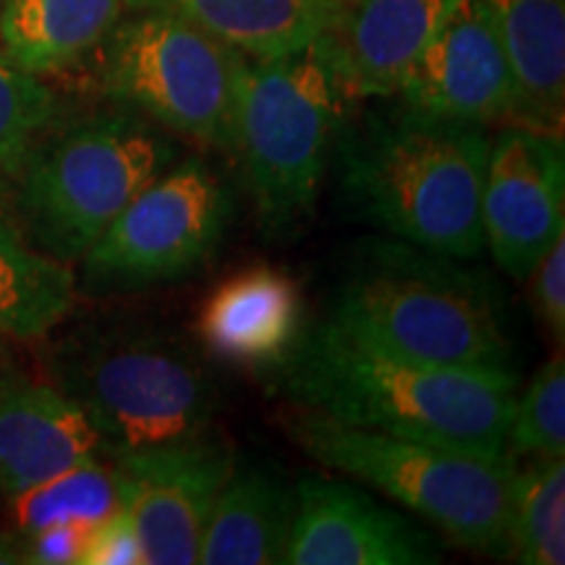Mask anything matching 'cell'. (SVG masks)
<instances>
[{
    "instance_id": "1",
    "label": "cell",
    "mask_w": 565,
    "mask_h": 565,
    "mask_svg": "<svg viewBox=\"0 0 565 565\" xmlns=\"http://www.w3.org/2000/svg\"><path fill=\"white\" fill-rule=\"evenodd\" d=\"M299 408L351 427L505 456L519 374L450 370L359 341L324 317L275 366Z\"/></svg>"
},
{
    "instance_id": "2",
    "label": "cell",
    "mask_w": 565,
    "mask_h": 565,
    "mask_svg": "<svg viewBox=\"0 0 565 565\" xmlns=\"http://www.w3.org/2000/svg\"><path fill=\"white\" fill-rule=\"evenodd\" d=\"M345 333L414 362L519 374L503 288L466 259L401 238L356 254L330 307Z\"/></svg>"
},
{
    "instance_id": "3",
    "label": "cell",
    "mask_w": 565,
    "mask_h": 565,
    "mask_svg": "<svg viewBox=\"0 0 565 565\" xmlns=\"http://www.w3.org/2000/svg\"><path fill=\"white\" fill-rule=\"evenodd\" d=\"M492 137L482 124L401 108L370 113L338 137L341 183L356 215L387 236L458 259L484 249L482 186Z\"/></svg>"
},
{
    "instance_id": "4",
    "label": "cell",
    "mask_w": 565,
    "mask_h": 565,
    "mask_svg": "<svg viewBox=\"0 0 565 565\" xmlns=\"http://www.w3.org/2000/svg\"><path fill=\"white\" fill-rule=\"evenodd\" d=\"M179 147L129 108L51 124L0 173L13 231L63 265L79 263L118 212L171 168Z\"/></svg>"
},
{
    "instance_id": "5",
    "label": "cell",
    "mask_w": 565,
    "mask_h": 565,
    "mask_svg": "<svg viewBox=\"0 0 565 565\" xmlns=\"http://www.w3.org/2000/svg\"><path fill=\"white\" fill-rule=\"evenodd\" d=\"M45 366L108 461L189 443L215 419L217 385L200 353L150 324L87 320L47 349Z\"/></svg>"
},
{
    "instance_id": "6",
    "label": "cell",
    "mask_w": 565,
    "mask_h": 565,
    "mask_svg": "<svg viewBox=\"0 0 565 565\" xmlns=\"http://www.w3.org/2000/svg\"><path fill=\"white\" fill-rule=\"evenodd\" d=\"M296 445L429 521L456 547L511 557L515 456H479L450 445L351 427L301 408L288 419Z\"/></svg>"
},
{
    "instance_id": "7",
    "label": "cell",
    "mask_w": 565,
    "mask_h": 565,
    "mask_svg": "<svg viewBox=\"0 0 565 565\" xmlns=\"http://www.w3.org/2000/svg\"><path fill=\"white\" fill-rule=\"evenodd\" d=\"M351 100L320 34L275 58L246 55L233 152L270 236H291L312 217Z\"/></svg>"
},
{
    "instance_id": "8",
    "label": "cell",
    "mask_w": 565,
    "mask_h": 565,
    "mask_svg": "<svg viewBox=\"0 0 565 565\" xmlns=\"http://www.w3.org/2000/svg\"><path fill=\"white\" fill-rule=\"evenodd\" d=\"M105 97L204 147L233 152L246 55L192 21L126 11L95 53Z\"/></svg>"
},
{
    "instance_id": "9",
    "label": "cell",
    "mask_w": 565,
    "mask_h": 565,
    "mask_svg": "<svg viewBox=\"0 0 565 565\" xmlns=\"http://www.w3.org/2000/svg\"><path fill=\"white\" fill-rule=\"evenodd\" d=\"M233 196L202 158L175 160L147 183L82 263L87 294H137L186 278L221 249Z\"/></svg>"
},
{
    "instance_id": "10",
    "label": "cell",
    "mask_w": 565,
    "mask_h": 565,
    "mask_svg": "<svg viewBox=\"0 0 565 565\" xmlns=\"http://www.w3.org/2000/svg\"><path fill=\"white\" fill-rule=\"evenodd\" d=\"M565 233L563 137L511 124L492 137L482 186V236L508 278L526 280Z\"/></svg>"
},
{
    "instance_id": "11",
    "label": "cell",
    "mask_w": 565,
    "mask_h": 565,
    "mask_svg": "<svg viewBox=\"0 0 565 565\" xmlns=\"http://www.w3.org/2000/svg\"><path fill=\"white\" fill-rule=\"evenodd\" d=\"M110 463L124 479V511L145 547V563H200L204 524L236 469L231 445L210 429L189 443Z\"/></svg>"
},
{
    "instance_id": "12",
    "label": "cell",
    "mask_w": 565,
    "mask_h": 565,
    "mask_svg": "<svg viewBox=\"0 0 565 565\" xmlns=\"http://www.w3.org/2000/svg\"><path fill=\"white\" fill-rule=\"evenodd\" d=\"M291 565H427L440 545L419 524L359 487L309 477L296 487Z\"/></svg>"
},
{
    "instance_id": "13",
    "label": "cell",
    "mask_w": 565,
    "mask_h": 565,
    "mask_svg": "<svg viewBox=\"0 0 565 565\" xmlns=\"http://www.w3.org/2000/svg\"><path fill=\"white\" fill-rule=\"evenodd\" d=\"M395 95L412 110L469 124H513L505 53L482 0H461L429 40Z\"/></svg>"
},
{
    "instance_id": "14",
    "label": "cell",
    "mask_w": 565,
    "mask_h": 565,
    "mask_svg": "<svg viewBox=\"0 0 565 565\" xmlns=\"http://www.w3.org/2000/svg\"><path fill=\"white\" fill-rule=\"evenodd\" d=\"M461 0H338L320 38L353 100L391 97Z\"/></svg>"
},
{
    "instance_id": "15",
    "label": "cell",
    "mask_w": 565,
    "mask_h": 565,
    "mask_svg": "<svg viewBox=\"0 0 565 565\" xmlns=\"http://www.w3.org/2000/svg\"><path fill=\"white\" fill-rule=\"evenodd\" d=\"M100 456V440L82 408L51 380L0 372V494L30 490Z\"/></svg>"
},
{
    "instance_id": "16",
    "label": "cell",
    "mask_w": 565,
    "mask_h": 565,
    "mask_svg": "<svg viewBox=\"0 0 565 565\" xmlns=\"http://www.w3.org/2000/svg\"><path fill=\"white\" fill-rule=\"evenodd\" d=\"M299 282L273 267L236 273L204 301L196 333L225 364L275 370L303 333Z\"/></svg>"
},
{
    "instance_id": "17",
    "label": "cell",
    "mask_w": 565,
    "mask_h": 565,
    "mask_svg": "<svg viewBox=\"0 0 565 565\" xmlns=\"http://www.w3.org/2000/svg\"><path fill=\"white\" fill-rule=\"evenodd\" d=\"M513 79V124L563 137L565 0H482Z\"/></svg>"
},
{
    "instance_id": "18",
    "label": "cell",
    "mask_w": 565,
    "mask_h": 565,
    "mask_svg": "<svg viewBox=\"0 0 565 565\" xmlns=\"http://www.w3.org/2000/svg\"><path fill=\"white\" fill-rule=\"evenodd\" d=\"M296 490L263 469H233L204 524L202 565H275L286 561Z\"/></svg>"
},
{
    "instance_id": "19",
    "label": "cell",
    "mask_w": 565,
    "mask_h": 565,
    "mask_svg": "<svg viewBox=\"0 0 565 565\" xmlns=\"http://www.w3.org/2000/svg\"><path fill=\"white\" fill-rule=\"evenodd\" d=\"M126 13V0H0V51L38 76L79 66Z\"/></svg>"
},
{
    "instance_id": "20",
    "label": "cell",
    "mask_w": 565,
    "mask_h": 565,
    "mask_svg": "<svg viewBox=\"0 0 565 565\" xmlns=\"http://www.w3.org/2000/svg\"><path fill=\"white\" fill-rule=\"evenodd\" d=\"M158 9L192 21L249 58H275L312 42L330 0H126V11Z\"/></svg>"
},
{
    "instance_id": "21",
    "label": "cell",
    "mask_w": 565,
    "mask_h": 565,
    "mask_svg": "<svg viewBox=\"0 0 565 565\" xmlns=\"http://www.w3.org/2000/svg\"><path fill=\"white\" fill-rule=\"evenodd\" d=\"M74 296L71 267L32 249L0 221V335L40 341L66 320Z\"/></svg>"
},
{
    "instance_id": "22",
    "label": "cell",
    "mask_w": 565,
    "mask_h": 565,
    "mask_svg": "<svg viewBox=\"0 0 565 565\" xmlns=\"http://www.w3.org/2000/svg\"><path fill=\"white\" fill-rule=\"evenodd\" d=\"M6 500L19 534L55 524L95 526L124 511V479L108 458L97 456Z\"/></svg>"
},
{
    "instance_id": "23",
    "label": "cell",
    "mask_w": 565,
    "mask_h": 565,
    "mask_svg": "<svg viewBox=\"0 0 565 565\" xmlns=\"http://www.w3.org/2000/svg\"><path fill=\"white\" fill-rule=\"evenodd\" d=\"M511 557L524 565L565 563V463L536 456L519 471L511 529Z\"/></svg>"
},
{
    "instance_id": "24",
    "label": "cell",
    "mask_w": 565,
    "mask_h": 565,
    "mask_svg": "<svg viewBox=\"0 0 565 565\" xmlns=\"http://www.w3.org/2000/svg\"><path fill=\"white\" fill-rule=\"evenodd\" d=\"M505 448L513 456H565V362L563 349L534 374L508 422Z\"/></svg>"
},
{
    "instance_id": "25",
    "label": "cell",
    "mask_w": 565,
    "mask_h": 565,
    "mask_svg": "<svg viewBox=\"0 0 565 565\" xmlns=\"http://www.w3.org/2000/svg\"><path fill=\"white\" fill-rule=\"evenodd\" d=\"M58 116V97L42 76L21 68L0 51V173Z\"/></svg>"
},
{
    "instance_id": "26",
    "label": "cell",
    "mask_w": 565,
    "mask_h": 565,
    "mask_svg": "<svg viewBox=\"0 0 565 565\" xmlns=\"http://www.w3.org/2000/svg\"><path fill=\"white\" fill-rule=\"evenodd\" d=\"M534 312L545 324L553 343L565 341V233L550 246L545 257L532 270Z\"/></svg>"
},
{
    "instance_id": "27",
    "label": "cell",
    "mask_w": 565,
    "mask_h": 565,
    "mask_svg": "<svg viewBox=\"0 0 565 565\" xmlns=\"http://www.w3.org/2000/svg\"><path fill=\"white\" fill-rule=\"evenodd\" d=\"M79 565H147L129 513L118 511L89 529Z\"/></svg>"
},
{
    "instance_id": "28",
    "label": "cell",
    "mask_w": 565,
    "mask_h": 565,
    "mask_svg": "<svg viewBox=\"0 0 565 565\" xmlns=\"http://www.w3.org/2000/svg\"><path fill=\"white\" fill-rule=\"evenodd\" d=\"M89 529L92 526L82 524H55L26 534L17 532L21 563L79 565Z\"/></svg>"
},
{
    "instance_id": "29",
    "label": "cell",
    "mask_w": 565,
    "mask_h": 565,
    "mask_svg": "<svg viewBox=\"0 0 565 565\" xmlns=\"http://www.w3.org/2000/svg\"><path fill=\"white\" fill-rule=\"evenodd\" d=\"M3 338H6V335H0V372L9 370V366H11V364H9V351L3 349Z\"/></svg>"
},
{
    "instance_id": "30",
    "label": "cell",
    "mask_w": 565,
    "mask_h": 565,
    "mask_svg": "<svg viewBox=\"0 0 565 565\" xmlns=\"http://www.w3.org/2000/svg\"><path fill=\"white\" fill-rule=\"evenodd\" d=\"M338 3V0H330V6H335Z\"/></svg>"
}]
</instances>
